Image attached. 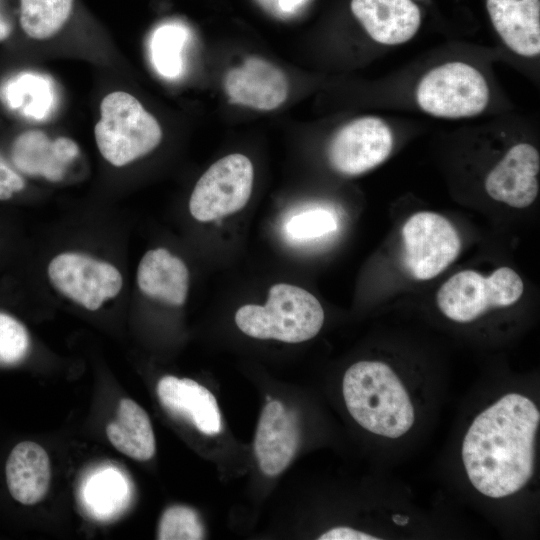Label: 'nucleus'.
<instances>
[{"instance_id":"nucleus-1","label":"nucleus","mask_w":540,"mask_h":540,"mask_svg":"<svg viewBox=\"0 0 540 540\" xmlns=\"http://www.w3.org/2000/svg\"><path fill=\"white\" fill-rule=\"evenodd\" d=\"M539 423L536 404L519 393L502 396L474 418L463 438L461 457L478 492L498 499L529 482Z\"/></svg>"},{"instance_id":"nucleus-2","label":"nucleus","mask_w":540,"mask_h":540,"mask_svg":"<svg viewBox=\"0 0 540 540\" xmlns=\"http://www.w3.org/2000/svg\"><path fill=\"white\" fill-rule=\"evenodd\" d=\"M342 393L352 418L365 430L396 439L413 427L415 410L394 370L381 361L363 360L345 372Z\"/></svg>"},{"instance_id":"nucleus-3","label":"nucleus","mask_w":540,"mask_h":540,"mask_svg":"<svg viewBox=\"0 0 540 540\" xmlns=\"http://www.w3.org/2000/svg\"><path fill=\"white\" fill-rule=\"evenodd\" d=\"M235 322L244 334L253 338L300 343L321 330L324 310L310 292L280 283L270 288L264 306L246 304L240 307Z\"/></svg>"},{"instance_id":"nucleus-4","label":"nucleus","mask_w":540,"mask_h":540,"mask_svg":"<svg viewBox=\"0 0 540 540\" xmlns=\"http://www.w3.org/2000/svg\"><path fill=\"white\" fill-rule=\"evenodd\" d=\"M94 134L100 153L116 167L148 154L162 139L161 127L154 116L134 96L123 91L103 98Z\"/></svg>"},{"instance_id":"nucleus-5","label":"nucleus","mask_w":540,"mask_h":540,"mask_svg":"<svg viewBox=\"0 0 540 540\" xmlns=\"http://www.w3.org/2000/svg\"><path fill=\"white\" fill-rule=\"evenodd\" d=\"M523 291V281L512 268L500 267L489 276L464 270L443 283L437 292L436 303L448 319L469 323L490 309L512 306Z\"/></svg>"},{"instance_id":"nucleus-6","label":"nucleus","mask_w":540,"mask_h":540,"mask_svg":"<svg viewBox=\"0 0 540 540\" xmlns=\"http://www.w3.org/2000/svg\"><path fill=\"white\" fill-rule=\"evenodd\" d=\"M416 100L424 112L436 117H472L487 107L489 87L484 76L470 64L447 62L421 78Z\"/></svg>"},{"instance_id":"nucleus-7","label":"nucleus","mask_w":540,"mask_h":540,"mask_svg":"<svg viewBox=\"0 0 540 540\" xmlns=\"http://www.w3.org/2000/svg\"><path fill=\"white\" fill-rule=\"evenodd\" d=\"M254 171L243 154H230L213 163L199 178L189 200L191 215L209 222L241 210L253 187Z\"/></svg>"},{"instance_id":"nucleus-8","label":"nucleus","mask_w":540,"mask_h":540,"mask_svg":"<svg viewBox=\"0 0 540 540\" xmlns=\"http://www.w3.org/2000/svg\"><path fill=\"white\" fill-rule=\"evenodd\" d=\"M403 264L416 280H430L443 272L458 256L460 237L444 216L421 211L402 227Z\"/></svg>"},{"instance_id":"nucleus-9","label":"nucleus","mask_w":540,"mask_h":540,"mask_svg":"<svg viewBox=\"0 0 540 540\" xmlns=\"http://www.w3.org/2000/svg\"><path fill=\"white\" fill-rule=\"evenodd\" d=\"M48 276L59 292L92 311L116 297L123 285L121 273L112 264L72 252L54 257Z\"/></svg>"},{"instance_id":"nucleus-10","label":"nucleus","mask_w":540,"mask_h":540,"mask_svg":"<svg viewBox=\"0 0 540 540\" xmlns=\"http://www.w3.org/2000/svg\"><path fill=\"white\" fill-rule=\"evenodd\" d=\"M393 134L378 117L357 118L341 127L328 146V160L337 172L355 176L365 173L390 155Z\"/></svg>"},{"instance_id":"nucleus-11","label":"nucleus","mask_w":540,"mask_h":540,"mask_svg":"<svg viewBox=\"0 0 540 540\" xmlns=\"http://www.w3.org/2000/svg\"><path fill=\"white\" fill-rule=\"evenodd\" d=\"M540 155L529 143L512 146L485 178V190L494 200L526 208L537 198Z\"/></svg>"},{"instance_id":"nucleus-12","label":"nucleus","mask_w":540,"mask_h":540,"mask_svg":"<svg viewBox=\"0 0 540 540\" xmlns=\"http://www.w3.org/2000/svg\"><path fill=\"white\" fill-rule=\"evenodd\" d=\"M224 90L232 103L271 111L285 102L289 84L280 68L263 58L250 56L226 74Z\"/></svg>"},{"instance_id":"nucleus-13","label":"nucleus","mask_w":540,"mask_h":540,"mask_svg":"<svg viewBox=\"0 0 540 540\" xmlns=\"http://www.w3.org/2000/svg\"><path fill=\"white\" fill-rule=\"evenodd\" d=\"M299 442L296 415L281 402L269 400L258 421L254 451L261 471L276 476L287 468Z\"/></svg>"},{"instance_id":"nucleus-14","label":"nucleus","mask_w":540,"mask_h":540,"mask_svg":"<svg viewBox=\"0 0 540 540\" xmlns=\"http://www.w3.org/2000/svg\"><path fill=\"white\" fill-rule=\"evenodd\" d=\"M353 15L368 35L384 45L409 41L421 24V12L412 0H351Z\"/></svg>"},{"instance_id":"nucleus-15","label":"nucleus","mask_w":540,"mask_h":540,"mask_svg":"<svg viewBox=\"0 0 540 540\" xmlns=\"http://www.w3.org/2000/svg\"><path fill=\"white\" fill-rule=\"evenodd\" d=\"M78 145L68 137L50 139L39 130L20 134L12 145L14 165L30 176H42L53 182L60 181L67 166L78 156Z\"/></svg>"},{"instance_id":"nucleus-16","label":"nucleus","mask_w":540,"mask_h":540,"mask_svg":"<svg viewBox=\"0 0 540 540\" xmlns=\"http://www.w3.org/2000/svg\"><path fill=\"white\" fill-rule=\"evenodd\" d=\"M161 404L174 415L188 419L201 433L218 434L221 414L214 395L198 382L175 376L162 377L157 384Z\"/></svg>"},{"instance_id":"nucleus-17","label":"nucleus","mask_w":540,"mask_h":540,"mask_svg":"<svg viewBox=\"0 0 540 540\" xmlns=\"http://www.w3.org/2000/svg\"><path fill=\"white\" fill-rule=\"evenodd\" d=\"M491 22L506 46L518 55L540 53V0H486Z\"/></svg>"},{"instance_id":"nucleus-18","label":"nucleus","mask_w":540,"mask_h":540,"mask_svg":"<svg viewBox=\"0 0 540 540\" xmlns=\"http://www.w3.org/2000/svg\"><path fill=\"white\" fill-rule=\"evenodd\" d=\"M5 477L10 495L23 505L42 501L51 479L50 460L46 450L33 441H22L11 450Z\"/></svg>"},{"instance_id":"nucleus-19","label":"nucleus","mask_w":540,"mask_h":540,"mask_svg":"<svg viewBox=\"0 0 540 540\" xmlns=\"http://www.w3.org/2000/svg\"><path fill=\"white\" fill-rule=\"evenodd\" d=\"M137 283L147 296L172 306L184 304L189 288L185 263L164 248L145 253L137 270Z\"/></svg>"},{"instance_id":"nucleus-20","label":"nucleus","mask_w":540,"mask_h":540,"mask_svg":"<svg viewBox=\"0 0 540 540\" xmlns=\"http://www.w3.org/2000/svg\"><path fill=\"white\" fill-rule=\"evenodd\" d=\"M106 434L110 443L130 458L148 461L155 454V436L149 416L131 399H121L117 418L107 424Z\"/></svg>"},{"instance_id":"nucleus-21","label":"nucleus","mask_w":540,"mask_h":540,"mask_svg":"<svg viewBox=\"0 0 540 540\" xmlns=\"http://www.w3.org/2000/svg\"><path fill=\"white\" fill-rule=\"evenodd\" d=\"M0 97L10 109L33 120L49 117L56 103L52 81L32 72H21L7 79L0 88Z\"/></svg>"},{"instance_id":"nucleus-22","label":"nucleus","mask_w":540,"mask_h":540,"mask_svg":"<svg viewBox=\"0 0 540 540\" xmlns=\"http://www.w3.org/2000/svg\"><path fill=\"white\" fill-rule=\"evenodd\" d=\"M77 0H19V24L34 40L57 35L74 17Z\"/></svg>"},{"instance_id":"nucleus-23","label":"nucleus","mask_w":540,"mask_h":540,"mask_svg":"<svg viewBox=\"0 0 540 540\" xmlns=\"http://www.w3.org/2000/svg\"><path fill=\"white\" fill-rule=\"evenodd\" d=\"M203 536V525L192 508L173 505L163 512L158 526L159 540H199Z\"/></svg>"},{"instance_id":"nucleus-24","label":"nucleus","mask_w":540,"mask_h":540,"mask_svg":"<svg viewBox=\"0 0 540 540\" xmlns=\"http://www.w3.org/2000/svg\"><path fill=\"white\" fill-rule=\"evenodd\" d=\"M336 228L335 216L322 208L296 213L285 224L287 236L296 241L316 239L333 232Z\"/></svg>"},{"instance_id":"nucleus-25","label":"nucleus","mask_w":540,"mask_h":540,"mask_svg":"<svg viewBox=\"0 0 540 540\" xmlns=\"http://www.w3.org/2000/svg\"><path fill=\"white\" fill-rule=\"evenodd\" d=\"M29 348L30 338L25 326L16 318L0 312V364L21 362Z\"/></svg>"},{"instance_id":"nucleus-26","label":"nucleus","mask_w":540,"mask_h":540,"mask_svg":"<svg viewBox=\"0 0 540 540\" xmlns=\"http://www.w3.org/2000/svg\"><path fill=\"white\" fill-rule=\"evenodd\" d=\"M182 36L176 26H163L154 34L151 47L153 61L157 69L167 77H173L179 72Z\"/></svg>"},{"instance_id":"nucleus-27","label":"nucleus","mask_w":540,"mask_h":540,"mask_svg":"<svg viewBox=\"0 0 540 540\" xmlns=\"http://www.w3.org/2000/svg\"><path fill=\"white\" fill-rule=\"evenodd\" d=\"M25 186L24 179L0 156V200L10 199Z\"/></svg>"},{"instance_id":"nucleus-28","label":"nucleus","mask_w":540,"mask_h":540,"mask_svg":"<svg viewBox=\"0 0 540 540\" xmlns=\"http://www.w3.org/2000/svg\"><path fill=\"white\" fill-rule=\"evenodd\" d=\"M319 540H379V537L350 527H334L318 537Z\"/></svg>"},{"instance_id":"nucleus-29","label":"nucleus","mask_w":540,"mask_h":540,"mask_svg":"<svg viewBox=\"0 0 540 540\" xmlns=\"http://www.w3.org/2000/svg\"><path fill=\"white\" fill-rule=\"evenodd\" d=\"M13 31V22L4 0H0V42L9 38Z\"/></svg>"},{"instance_id":"nucleus-30","label":"nucleus","mask_w":540,"mask_h":540,"mask_svg":"<svg viewBox=\"0 0 540 540\" xmlns=\"http://www.w3.org/2000/svg\"><path fill=\"white\" fill-rule=\"evenodd\" d=\"M392 520L397 525L404 526V525H406L408 523L409 519L406 516L394 515L392 517Z\"/></svg>"}]
</instances>
